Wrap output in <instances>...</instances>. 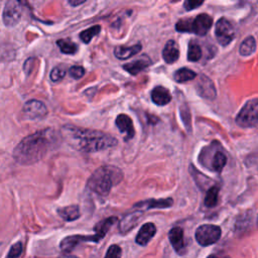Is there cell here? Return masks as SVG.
<instances>
[{
  "mask_svg": "<svg viewBox=\"0 0 258 258\" xmlns=\"http://www.w3.org/2000/svg\"><path fill=\"white\" fill-rule=\"evenodd\" d=\"M201 58H202V49L197 42L191 41L188 50V60L190 62H198Z\"/></svg>",
  "mask_w": 258,
  "mask_h": 258,
  "instance_id": "d4e9b609",
  "label": "cell"
},
{
  "mask_svg": "<svg viewBox=\"0 0 258 258\" xmlns=\"http://www.w3.org/2000/svg\"><path fill=\"white\" fill-rule=\"evenodd\" d=\"M215 35L218 43L222 47L230 45L235 38V30L232 22L225 17L220 18L216 23Z\"/></svg>",
  "mask_w": 258,
  "mask_h": 258,
  "instance_id": "52a82bcc",
  "label": "cell"
},
{
  "mask_svg": "<svg viewBox=\"0 0 258 258\" xmlns=\"http://www.w3.org/2000/svg\"><path fill=\"white\" fill-rule=\"evenodd\" d=\"M104 258H121V248L116 244L111 245Z\"/></svg>",
  "mask_w": 258,
  "mask_h": 258,
  "instance_id": "4dcf8cb0",
  "label": "cell"
},
{
  "mask_svg": "<svg viewBox=\"0 0 258 258\" xmlns=\"http://www.w3.org/2000/svg\"><path fill=\"white\" fill-rule=\"evenodd\" d=\"M62 137L74 150L82 153H96L117 145V139L102 131L81 128L72 124L62 128Z\"/></svg>",
  "mask_w": 258,
  "mask_h": 258,
  "instance_id": "6da1fadb",
  "label": "cell"
},
{
  "mask_svg": "<svg viewBox=\"0 0 258 258\" xmlns=\"http://www.w3.org/2000/svg\"><path fill=\"white\" fill-rule=\"evenodd\" d=\"M100 240L101 239L96 234L89 236L72 235L64 238L61 241L60 248L64 252V254H69V252H71L81 242H99Z\"/></svg>",
  "mask_w": 258,
  "mask_h": 258,
  "instance_id": "9c48e42d",
  "label": "cell"
},
{
  "mask_svg": "<svg viewBox=\"0 0 258 258\" xmlns=\"http://www.w3.org/2000/svg\"><path fill=\"white\" fill-rule=\"evenodd\" d=\"M116 126L118 127L119 131L126 134V137L131 139L135 135V130L133 126V122L131 118L125 114H120L116 118Z\"/></svg>",
  "mask_w": 258,
  "mask_h": 258,
  "instance_id": "2e32d148",
  "label": "cell"
},
{
  "mask_svg": "<svg viewBox=\"0 0 258 258\" xmlns=\"http://www.w3.org/2000/svg\"><path fill=\"white\" fill-rule=\"evenodd\" d=\"M22 13V7L19 1L15 0H9L5 3L4 10H3V22L6 26H14L16 25Z\"/></svg>",
  "mask_w": 258,
  "mask_h": 258,
  "instance_id": "ba28073f",
  "label": "cell"
},
{
  "mask_svg": "<svg viewBox=\"0 0 258 258\" xmlns=\"http://www.w3.org/2000/svg\"><path fill=\"white\" fill-rule=\"evenodd\" d=\"M140 216H141V212H138V211L126 215L120 222V226H119L120 231L122 233H126V232L130 231L131 229L134 228L135 225L138 223Z\"/></svg>",
  "mask_w": 258,
  "mask_h": 258,
  "instance_id": "ffe728a7",
  "label": "cell"
},
{
  "mask_svg": "<svg viewBox=\"0 0 258 258\" xmlns=\"http://www.w3.org/2000/svg\"><path fill=\"white\" fill-rule=\"evenodd\" d=\"M152 100L157 106H165L171 101V95L167 89L157 86L152 91Z\"/></svg>",
  "mask_w": 258,
  "mask_h": 258,
  "instance_id": "e0dca14e",
  "label": "cell"
},
{
  "mask_svg": "<svg viewBox=\"0 0 258 258\" xmlns=\"http://www.w3.org/2000/svg\"><path fill=\"white\" fill-rule=\"evenodd\" d=\"M123 179L122 170L113 165H103L97 168L88 180L87 187L100 196H108L111 189Z\"/></svg>",
  "mask_w": 258,
  "mask_h": 258,
  "instance_id": "3957f363",
  "label": "cell"
},
{
  "mask_svg": "<svg viewBox=\"0 0 258 258\" xmlns=\"http://www.w3.org/2000/svg\"><path fill=\"white\" fill-rule=\"evenodd\" d=\"M60 137L62 136H59L52 129L36 132L18 143L13 152V156L20 164L36 163L56 146Z\"/></svg>",
  "mask_w": 258,
  "mask_h": 258,
  "instance_id": "7a4b0ae2",
  "label": "cell"
},
{
  "mask_svg": "<svg viewBox=\"0 0 258 258\" xmlns=\"http://www.w3.org/2000/svg\"><path fill=\"white\" fill-rule=\"evenodd\" d=\"M101 32V26L100 25H94L88 30H85L80 34V39L83 41V43L85 44H89L92 39L96 36H98Z\"/></svg>",
  "mask_w": 258,
  "mask_h": 258,
  "instance_id": "4316f807",
  "label": "cell"
},
{
  "mask_svg": "<svg viewBox=\"0 0 258 258\" xmlns=\"http://www.w3.org/2000/svg\"><path fill=\"white\" fill-rule=\"evenodd\" d=\"M203 3H204V1H192V0H187V1L184 2V6L187 11H191V10L196 9L197 7L201 6Z\"/></svg>",
  "mask_w": 258,
  "mask_h": 258,
  "instance_id": "836d02e7",
  "label": "cell"
},
{
  "mask_svg": "<svg viewBox=\"0 0 258 258\" xmlns=\"http://www.w3.org/2000/svg\"><path fill=\"white\" fill-rule=\"evenodd\" d=\"M156 233V227L154 223H146L143 225L135 238V241L140 246H146L155 237Z\"/></svg>",
  "mask_w": 258,
  "mask_h": 258,
  "instance_id": "5bb4252c",
  "label": "cell"
},
{
  "mask_svg": "<svg viewBox=\"0 0 258 258\" xmlns=\"http://www.w3.org/2000/svg\"><path fill=\"white\" fill-rule=\"evenodd\" d=\"M256 51V41L253 37L246 38L240 46L239 53L243 56H248L254 53Z\"/></svg>",
  "mask_w": 258,
  "mask_h": 258,
  "instance_id": "603a6c76",
  "label": "cell"
},
{
  "mask_svg": "<svg viewBox=\"0 0 258 258\" xmlns=\"http://www.w3.org/2000/svg\"><path fill=\"white\" fill-rule=\"evenodd\" d=\"M207 258H218L216 255H210V256H208Z\"/></svg>",
  "mask_w": 258,
  "mask_h": 258,
  "instance_id": "8d00e7d4",
  "label": "cell"
},
{
  "mask_svg": "<svg viewBox=\"0 0 258 258\" xmlns=\"http://www.w3.org/2000/svg\"><path fill=\"white\" fill-rule=\"evenodd\" d=\"M56 45L60 48L61 52L66 54H74L78 52L77 44L69 41V40H59Z\"/></svg>",
  "mask_w": 258,
  "mask_h": 258,
  "instance_id": "83f0119b",
  "label": "cell"
},
{
  "mask_svg": "<svg viewBox=\"0 0 258 258\" xmlns=\"http://www.w3.org/2000/svg\"><path fill=\"white\" fill-rule=\"evenodd\" d=\"M22 243L21 242H16L15 244H13L7 254L6 258H18L21 253H22Z\"/></svg>",
  "mask_w": 258,
  "mask_h": 258,
  "instance_id": "1f68e13d",
  "label": "cell"
},
{
  "mask_svg": "<svg viewBox=\"0 0 258 258\" xmlns=\"http://www.w3.org/2000/svg\"><path fill=\"white\" fill-rule=\"evenodd\" d=\"M162 56H163L164 62L167 64H174L179 60L180 50L175 41L170 40L166 43V45L164 46V49L162 51Z\"/></svg>",
  "mask_w": 258,
  "mask_h": 258,
  "instance_id": "9a60e30c",
  "label": "cell"
},
{
  "mask_svg": "<svg viewBox=\"0 0 258 258\" xmlns=\"http://www.w3.org/2000/svg\"><path fill=\"white\" fill-rule=\"evenodd\" d=\"M151 64H152V62H151V60L149 58H142V59L133 61V62H131L129 64H125L123 66V69L126 72L130 73L131 75H137L140 72L145 71L148 67H150Z\"/></svg>",
  "mask_w": 258,
  "mask_h": 258,
  "instance_id": "d6986e66",
  "label": "cell"
},
{
  "mask_svg": "<svg viewBox=\"0 0 258 258\" xmlns=\"http://www.w3.org/2000/svg\"><path fill=\"white\" fill-rule=\"evenodd\" d=\"M213 24V18L207 14L202 13L195 18L181 19L176 24V30L180 33H190L197 36H206Z\"/></svg>",
  "mask_w": 258,
  "mask_h": 258,
  "instance_id": "277c9868",
  "label": "cell"
},
{
  "mask_svg": "<svg viewBox=\"0 0 258 258\" xmlns=\"http://www.w3.org/2000/svg\"><path fill=\"white\" fill-rule=\"evenodd\" d=\"M69 73L72 78L78 80L85 75V69L82 66H73L69 69Z\"/></svg>",
  "mask_w": 258,
  "mask_h": 258,
  "instance_id": "d6a6232c",
  "label": "cell"
},
{
  "mask_svg": "<svg viewBox=\"0 0 258 258\" xmlns=\"http://www.w3.org/2000/svg\"><path fill=\"white\" fill-rule=\"evenodd\" d=\"M168 238L170 244L173 245L174 249L180 255L185 254L186 252V245L184 241V230L181 227H175L171 229L168 233Z\"/></svg>",
  "mask_w": 258,
  "mask_h": 258,
  "instance_id": "4fadbf2b",
  "label": "cell"
},
{
  "mask_svg": "<svg viewBox=\"0 0 258 258\" xmlns=\"http://www.w3.org/2000/svg\"><path fill=\"white\" fill-rule=\"evenodd\" d=\"M218 197H219V188L212 187L208 190L206 198H205V205L209 208H213L218 204Z\"/></svg>",
  "mask_w": 258,
  "mask_h": 258,
  "instance_id": "f1b7e54d",
  "label": "cell"
},
{
  "mask_svg": "<svg viewBox=\"0 0 258 258\" xmlns=\"http://www.w3.org/2000/svg\"><path fill=\"white\" fill-rule=\"evenodd\" d=\"M142 47L140 44H137V45H134V46H131V47H117L115 49V51H114V54H115V56L117 59L119 60H127L129 58H131V56L137 54L140 51H141Z\"/></svg>",
  "mask_w": 258,
  "mask_h": 258,
  "instance_id": "ac0fdd59",
  "label": "cell"
},
{
  "mask_svg": "<svg viewBox=\"0 0 258 258\" xmlns=\"http://www.w3.org/2000/svg\"><path fill=\"white\" fill-rule=\"evenodd\" d=\"M226 162H227V157H226L225 154H223L222 152H217L215 154V155L213 156L212 163H211V168L214 171L220 173V171H222V169L226 165Z\"/></svg>",
  "mask_w": 258,
  "mask_h": 258,
  "instance_id": "484cf974",
  "label": "cell"
},
{
  "mask_svg": "<svg viewBox=\"0 0 258 258\" xmlns=\"http://www.w3.org/2000/svg\"><path fill=\"white\" fill-rule=\"evenodd\" d=\"M258 99L253 98L248 101L238 113L236 117V123L242 128H252L257 125L258 122Z\"/></svg>",
  "mask_w": 258,
  "mask_h": 258,
  "instance_id": "5b68a950",
  "label": "cell"
},
{
  "mask_svg": "<svg viewBox=\"0 0 258 258\" xmlns=\"http://www.w3.org/2000/svg\"><path fill=\"white\" fill-rule=\"evenodd\" d=\"M85 2H86L85 0H81V1H69V4H71L72 6H77V5H81Z\"/></svg>",
  "mask_w": 258,
  "mask_h": 258,
  "instance_id": "e575fe53",
  "label": "cell"
},
{
  "mask_svg": "<svg viewBox=\"0 0 258 258\" xmlns=\"http://www.w3.org/2000/svg\"><path fill=\"white\" fill-rule=\"evenodd\" d=\"M174 205V200L171 198L167 199H151L142 201L134 205L135 208L141 210H152V209H166Z\"/></svg>",
  "mask_w": 258,
  "mask_h": 258,
  "instance_id": "7c38bea8",
  "label": "cell"
},
{
  "mask_svg": "<svg viewBox=\"0 0 258 258\" xmlns=\"http://www.w3.org/2000/svg\"><path fill=\"white\" fill-rule=\"evenodd\" d=\"M115 222H117V217H109L105 220H102L94 227L95 234L102 240L109 231V229L115 224Z\"/></svg>",
  "mask_w": 258,
  "mask_h": 258,
  "instance_id": "44dd1931",
  "label": "cell"
},
{
  "mask_svg": "<svg viewBox=\"0 0 258 258\" xmlns=\"http://www.w3.org/2000/svg\"><path fill=\"white\" fill-rule=\"evenodd\" d=\"M62 258H78V257H76V256H74V255H71V254H64V255L62 256Z\"/></svg>",
  "mask_w": 258,
  "mask_h": 258,
  "instance_id": "d590c367",
  "label": "cell"
},
{
  "mask_svg": "<svg viewBox=\"0 0 258 258\" xmlns=\"http://www.w3.org/2000/svg\"><path fill=\"white\" fill-rule=\"evenodd\" d=\"M196 77H197V74L188 68H182V69L178 70L174 75V79L178 83H186V82L194 80Z\"/></svg>",
  "mask_w": 258,
  "mask_h": 258,
  "instance_id": "cb8c5ba5",
  "label": "cell"
},
{
  "mask_svg": "<svg viewBox=\"0 0 258 258\" xmlns=\"http://www.w3.org/2000/svg\"><path fill=\"white\" fill-rule=\"evenodd\" d=\"M221 228L217 225L205 224L196 230V240L201 246H209L221 238Z\"/></svg>",
  "mask_w": 258,
  "mask_h": 258,
  "instance_id": "8992f818",
  "label": "cell"
},
{
  "mask_svg": "<svg viewBox=\"0 0 258 258\" xmlns=\"http://www.w3.org/2000/svg\"><path fill=\"white\" fill-rule=\"evenodd\" d=\"M23 112L30 119H42L47 116L48 109L46 105L39 100H30L24 104Z\"/></svg>",
  "mask_w": 258,
  "mask_h": 258,
  "instance_id": "30bf717a",
  "label": "cell"
},
{
  "mask_svg": "<svg viewBox=\"0 0 258 258\" xmlns=\"http://www.w3.org/2000/svg\"><path fill=\"white\" fill-rule=\"evenodd\" d=\"M197 91L203 98L213 100L215 99L217 92L215 89L214 83L205 75H201L197 84Z\"/></svg>",
  "mask_w": 258,
  "mask_h": 258,
  "instance_id": "8fae6325",
  "label": "cell"
},
{
  "mask_svg": "<svg viewBox=\"0 0 258 258\" xmlns=\"http://www.w3.org/2000/svg\"><path fill=\"white\" fill-rule=\"evenodd\" d=\"M58 214L60 215V217L62 219H64L67 222L75 221V220L79 219L81 216L79 206H77V205H71V206H67L64 208H60L58 210Z\"/></svg>",
  "mask_w": 258,
  "mask_h": 258,
  "instance_id": "7402d4cb",
  "label": "cell"
},
{
  "mask_svg": "<svg viewBox=\"0 0 258 258\" xmlns=\"http://www.w3.org/2000/svg\"><path fill=\"white\" fill-rule=\"evenodd\" d=\"M67 74V69L66 66L64 65H60L58 67H55L52 69V71L51 72V80L54 83L60 82L64 79V77Z\"/></svg>",
  "mask_w": 258,
  "mask_h": 258,
  "instance_id": "f546056e",
  "label": "cell"
}]
</instances>
